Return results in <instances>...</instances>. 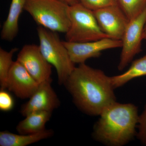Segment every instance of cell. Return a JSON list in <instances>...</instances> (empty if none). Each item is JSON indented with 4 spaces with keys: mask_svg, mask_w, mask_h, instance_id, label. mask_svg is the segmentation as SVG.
I'll use <instances>...</instances> for the list:
<instances>
[{
    "mask_svg": "<svg viewBox=\"0 0 146 146\" xmlns=\"http://www.w3.org/2000/svg\"><path fill=\"white\" fill-rule=\"evenodd\" d=\"M72 61L75 64L85 63L88 59L98 57L106 50L121 48V40L106 37L91 42L76 43L63 41Z\"/></svg>",
    "mask_w": 146,
    "mask_h": 146,
    "instance_id": "cell-7",
    "label": "cell"
},
{
    "mask_svg": "<svg viewBox=\"0 0 146 146\" xmlns=\"http://www.w3.org/2000/svg\"><path fill=\"white\" fill-rule=\"evenodd\" d=\"M146 22V7L138 16L130 20L122 39V51L118 70H122L141 52L144 27Z\"/></svg>",
    "mask_w": 146,
    "mask_h": 146,
    "instance_id": "cell-6",
    "label": "cell"
},
{
    "mask_svg": "<svg viewBox=\"0 0 146 146\" xmlns=\"http://www.w3.org/2000/svg\"><path fill=\"white\" fill-rule=\"evenodd\" d=\"M37 33L40 50L47 61L56 70L58 83L64 84L76 68L68 50L57 33L39 26Z\"/></svg>",
    "mask_w": 146,
    "mask_h": 146,
    "instance_id": "cell-4",
    "label": "cell"
},
{
    "mask_svg": "<svg viewBox=\"0 0 146 146\" xmlns=\"http://www.w3.org/2000/svg\"><path fill=\"white\" fill-rule=\"evenodd\" d=\"M143 39L146 40V22L144 27L143 33Z\"/></svg>",
    "mask_w": 146,
    "mask_h": 146,
    "instance_id": "cell-22",
    "label": "cell"
},
{
    "mask_svg": "<svg viewBox=\"0 0 146 146\" xmlns=\"http://www.w3.org/2000/svg\"><path fill=\"white\" fill-rule=\"evenodd\" d=\"M94 125L93 136L108 145H125L136 135L139 115L138 108L131 103L115 102L103 111Z\"/></svg>",
    "mask_w": 146,
    "mask_h": 146,
    "instance_id": "cell-2",
    "label": "cell"
},
{
    "mask_svg": "<svg viewBox=\"0 0 146 146\" xmlns=\"http://www.w3.org/2000/svg\"><path fill=\"white\" fill-rule=\"evenodd\" d=\"M69 13L70 25L65 33V41L82 43L108 37L100 28L93 11L80 3L70 6Z\"/></svg>",
    "mask_w": 146,
    "mask_h": 146,
    "instance_id": "cell-5",
    "label": "cell"
},
{
    "mask_svg": "<svg viewBox=\"0 0 146 146\" xmlns=\"http://www.w3.org/2000/svg\"><path fill=\"white\" fill-rule=\"evenodd\" d=\"M118 5L129 21L138 16L146 7V0H117Z\"/></svg>",
    "mask_w": 146,
    "mask_h": 146,
    "instance_id": "cell-17",
    "label": "cell"
},
{
    "mask_svg": "<svg viewBox=\"0 0 146 146\" xmlns=\"http://www.w3.org/2000/svg\"><path fill=\"white\" fill-rule=\"evenodd\" d=\"M16 60L39 83L51 79L52 65L44 57L39 46L25 45L19 52Z\"/></svg>",
    "mask_w": 146,
    "mask_h": 146,
    "instance_id": "cell-8",
    "label": "cell"
},
{
    "mask_svg": "<svg viewBox=\"0 0 146 146\" xmlns=\"http://www.w3.org/2000/svg\"><path fill=\"white\" fill-rule=\"evenodd\" d=\"M70 6L61 0H26L24 10L39 26L65 33L70 25Z\"/></svg>",
    "mask_w": 146,
    "mask_h": 146,
    "instance_id": "cell-3",
    "label": "cell"
},
{
    "mask_svg": "<svg viewBox=\"0 0 146 146\" xmlns=\"http://www.w3.org/2000/svg\"><path fill=\"white\" fill-rule=\"evenodd\" d=\"M54 135L52 129L29 134H17L8 131L0 132V146H26L50 138Z\"/></svg>",
    "mask_w": 146,
    "mask_h": 146,
    "instance_id": "cell-13",
    "label": "cell"
},
{
    "mask_svg": "<svg viewBox=\"0 0 146 146\" xmlns=\"http://www.w3.org/2000/svg\"><path fill=\"white\" fill-rule=\"evenodd\" d=\"M80 3L93 11L111 6L118 5L117 0H80Z\"/></svg>",
    "mask_w": 146,
    "mask_h": 146,
    "instance_id": "cell-18",
    "label": "cell"
},
{
    "mask_svg": "<svg viewBox=\"0 0 146 146\" xmlns=\"http://www.w3.org/2000/svg\"><path fill=\"white\" fill-rule=\"evenodd\" d=\"M146 76V54L134 60L130 67L124 73L110 77L114 89L119 88L133 79Z\"/></svg>",
    "mask_w": 146,
    "mask_h": 146,
    "instance_id": "cell-15",
    "label": "cell"
},
{
    "mask_svg": "<svg viewBox=\"0 0 146 146\" xmlns=\"http://www.w3.org/2000/svg\"><path fill=\"white\" fill-rule=\"evenodd\" d=\"M137 127V138L143 145L146 146V104L143 112L139 115Z\"/></svg>",
    "mask_w": 146,
    "mask_h": 146,
    "instance_id": "cell-19",
    "label": "cell"
},
{
    "mask_svg": "<svg viewBox=\"0 0 146 146\" xmlns=\"http://www.w3.org/2000/svg\"><path fill=\"white\" fill-rule=\"evenodd\" d=\"M52 112L39 111L32 112L18 123L16 129L20 134L38 133L45 130V125L49 121Z\"/></svg>",
    "mask_w": 146,
    "mask_h": 146,
    "instance_id": "cell-14",
    "label": "cell"
},
{
    "mask_svg": "<svg viewBox=\"0 0 146 146\" xmlns=\"http://www.w3.org/2000/svg\"><path fill=\"white\" fill-rule=\"evenodd\" d=\"M93 12L105 34L111 39L121 40L129 20L119 5L111 6Z\"/></svg>",
    "mask_w": 146,
    "mask_h": 146,
    "instance_id": "cell-9",
    "label": "cell"
},
{
    "mask_svg": "<svg viewBox=\"0 0 146 146\" xmlns=\"http://www.w3.org/2000/svg\"><path fill=\"white\" fill-rule=\"evenodd\" d=\"M26 0H12L8 16L1 31V38L11 42L17 36L19 31V18L24 10Z\"/></svg>",
    "mask_w": 146,
    "mask_h": 146,
    "instance_id": "cell-12",
    "label": "cell"
},
{
    "mask_svg": "<svg viewBox=\"0 0 146 146\" xmlns=\"http://www.w3.org/2000/svg\"><path fill=\"white\" fill-rule=\"evenodd\" d=\"M18 48H14L9 51L0 48V85L1 90L7 88V81L9 74L14 61L13 54L18 50Z\"/></svg>",
    "mask_w": 146,
    "mask_h": 146,
    "instance_id": "cell-16",
    "label": "cell"
},
{
    "mask_svg": "<svg viewBox=\"0 0 146 146\" xmlns=\"http://www.w3.org/2000/svg\"><path fill=\"white\" fill-rule=\"evenodd\" d=\"M14 102L12 96L5 90L0 91V110L4 112L10 111L14 106Z\"/></svg>",
    "mask_w": 146,
    "mask_h": 146,
    "instance_id": "cell-20",
    "label": "cell"
},
{
    "mask_svg": "<svg viewBox=\"0 0 146 146\" xmlns=\"http://www.w3.org/2000/svg\"><path fill=\"white\" fill-rule=\"evenodd\" d=\"M64 85L76 105L88 115L100 116L116 102L110 77L85 63L75 68Z\"/></svg>",
    "mask_w": 146,
    "mask_h": 146,
    "instance_id": "cell-1",
    "label": "cell"
},
{
    "mask_svg": "<svg viewBox=\"0 0 146 146\" xmlns=\"http://www.w3.org/2000/svg\"><path fill=\"white\" fill-rule=\"evenodd\" d=\"M52 82L51 78L39 84L28 101L21 107L20 112L23 116L39 111L52 112L60 106V101L53 89Z\"/></svg>",
    "mask_w": 146,
    "mask_h": 146,
    "instance_id": "cell-10",
    "label": "cell"
},
{
    "mask_svg": "<svg viewBox=\"0 0 146 146\" xmlns=\"http://www.w3.org/2000/svg\"><path fill=\"white\" fill-rule=\"evenodd\" d=\"M61 1L68 4L70 6L80 3V0H61Z\"/></svg>",
    "mask_w": 146,
    "mask_h": 146,
    "instance_id": "cell-21",
    "label": "cell"
},
{
    "mask_svg": "<svg viewBox=\"0 0 146 146\" xmlns=\"http://www.w3.org/2000/svg\"><path fill=\"white\" fill-rule=\"evenodd\" d=\"M18 60L14 61L9 74L7 88L22 99L29 98L39 85Z\"/></svg>",
    "mask_w": 146,
    "mask_h": 146,
    "instance_id": "cell-11",
    "label": "cell"
}]
</instances>
